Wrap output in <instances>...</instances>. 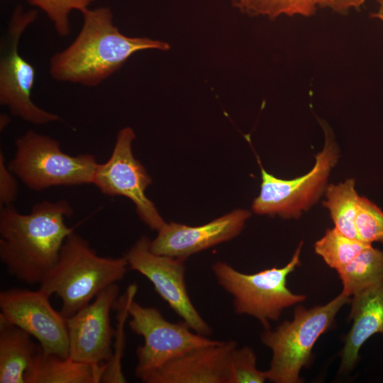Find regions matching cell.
Returning <instances> with one entry per match:
<instances>
[{
	"label": "cell",
	"instance_id": "obj_20",
	"mask_svg": "<svg viewBox=\"0 0 383 383\" xmlns=\"http://www.w3.org/2000/svg\"><path fill=\"white\" fill-rule=\"evenodd\" d=\"M355 180L348 179L338 184L326 187V200L323 205L329 211L335 227L344 235L358 238L355 228L357 204L360 196Z\"/></svg>",
	"mask_w": 383,
	"mask_h": 383
},
{
	"label": "cell",
	"instance_id": "obj_29",
	"mask_svg": "<svg viewBox=\"0 0 383 383\" xmlns=\"http://www.w3.org/2000/svg\"><path fill=\"white\" fill-rule=\"evenodd\" d=\"M377 3L378 9L375 12L371 13V16L379 19L383 23V0H377Z\"/></svg>",
	"mask_w": 383,
	"mask_h": 383
},
{
	"label": "cell",
	"instance_id": "obj_23",
	"mask_svg": "<svg viewBox=\"0 0 383 383\" xmlns=\"http://www.w3.org/2000/svg\"><path fill=\"white\" fill-rule=\"evenodd\" d=\"M137 285L131 284L126 292L120 297L114 305V309L117 310V326L115 331V345L111 359L106 364L101 382L105 383H124L126 377L122 371V358L124 349V326L126 321L129 316L128 307L131 302L134 299L137 292Z\"/></svg>",
	"mask_w": 383,
	"mask_h": 383
},
{
	"label": "cell",
	"instance_id": "obj_1",
	"mask_svg": "<svg viewBox=\"0 0 383 383\" xmlns=\"http://www.w3.org/2000/svg\"><path fill=\"white\" fill-rule=\"evenodd\" d=\"M66 200L35 204L29 213L12 205L0 210V259L7 272L28 284H40L57 262L62 245L74 227Z\"/></svg>",
	"mask_w": 383,
	"mask_h": 383
},
{
	"label": "cell",
	"instance_id": "obj_27",
	"mask_svg": "<svg viewBox=\"0 0 383 383\" xmlns=\"http://www.w3.org/2000/svg\"><path fill=\"white\" fill-rule=\"evenodd\" d=\"M15 174L6 164L4 153L0 152V206L12 205L18 193V185Z\"/></svg>",
	"mask_w": 383,
	"mask_h": 383
},
{
	"label": "cell",
	"instance_id": "obj_26",
	"mask_svg": "<svg viewBox=\"0 0 383 383\" xmlns=\"http://www.w3.org/2000/svg\"><path fill=\"white\" fill-rule=\"evenodd\" d=\"M355 228L360 240L383 243V211L364 196L359 198Z\"/></svg>",
	"mask_w": 383,
	"mask_h": 383
},
{
	"label": "cell",
	"instance_id": "obj_3",
	"mask_svg": "<svg viewBox=\"0 0 383 383\" xmlns=\"http://www.w3.org/2000/svg\"><path fill=\"white\" fill-rule=\"evenodd\" d=\"M128 268L125 256H99L85 239L73 232L39 289L61 299L60 313L66 319L89 304L104 288L121 280Z\"/></svg>",
	"mask_w": 383,
	"mask_h": 383
},
{
	"label": "cell",
	"instance_id": "obj_10",
	"mask_svg": "<svg viewBox=\"0 0 383 383\" xmlns=\"http://www.w3.org/2000/svg\"><path fill=\"white\" fill-rule=\"evenodd\" d=\"M135 138L131 127L118 132L110 157L96 167L92 184L106 195L123 196L131 199L140 218L149 228L158 231L166 222L145 194L152 179L133 155L132 143Z\"/></svg>",
	"mask_w": 383,
	"mask_h": 383
},
{
	"label": "cell",
	"instance_id": "obj_25",
	"mask_svg": "<svg viewBox=\"0 0 383 383\" xmlns=\"http://www.w3.org/2000/svg\"><path fill=\"white\" fill-rule=\"evenodd\" d=\"M30 5L43 11L62 38L70 33V14L72 11L80 13L89 8L96 0H26Z\"/></svg>",
	"mask_w": 383,
	"mask_h": 383
},
{
	"label": "cell",
	"instance_id": "obj_11",
	"mask_svg": "<svg viewBox=\"0 0 383 383\" xmlns=\"http://www.w3.org/2000/svg\"><path fill=\"white\" fill-rule=\"evenodd\" d=\"M150 239L140 237L124 255L129 269L145 277L158 295L194 332L207 336L212 330L193 304L185 282L184 260L152 252Z\"/></svg>",
	"mask_w": 383,
	"mask_h": 383
},
{
	"label": "cell",
	"instance_id": "obj_21",
	"mask_svg": "<svg viewBox=\"0 0 383 383\" xmlns=\"http://www.w3.org/2000/svg\"><path fill=\"white\" fill-rule=\"evenodd\" d=\"M370 245L360 239L350 238L334 227L328 229L315 243L314 250L330 267L337 271Z\"/></svg>",
	"mask_w": 383,
	"mask_h": 383
},
{
	"label": "cell",
	"instance_id": "obj_16",
	"mask_svg": "<svg viewBox=\"0 0 383 383\" xmlns=\"http://www.w3.org/2000/svg\"><path fill=\"white\" fill-rule=\"evenodd\" d=\"M350 317L353 326L348 333L341 355L340 369L347 371L355 365L360 348L372 335H383V282L353 296Z\"/></svg>",
	"mask_w": 383,
	"mask_h": 383
},
{
	"label": "cell",
	"instance_id": "obj_13",
	"mask_svg": "<svg viewBox=\"0 0 383 383\" xmlns=\"http://www.w3.org/2000/svg\"><path fill=\"white\" fill-rule=\"evenodd\" d=\"M116 283L101 290L94 301L66 318L69 357L90 365L106 364L113 353L115 331L110 313L118 299Z\"/></svg>",
	"mask_w": 383,
	"mask_h": 383
},
{
	"label": "cell",
	"instance_id": "obj_22",
	"mask_svg": "<svg viewBox=\"0 0 383 383\" xmlns=\"http://www.w3.org/2000/svg\"><path fill=\"white\" fill-rule=\"evenodd\" d=\"M325 0H234L235 6L250 16L274 19L280 16H311Z\"/></svg>",
	"mask_w": 383,
	"mask_h": 383
},
{
	"label": "cell",
	"instance_id": "obj_24",
	"mask_svg": "<svg viewBox=\"0 0 383 383\" xmlns=\"http://www.w3.org/2000/svg\"><path fill=\"white\" fill-rule=\"evenodd\" d=\"M266 371L256 367V355L248 346L235 347L229 354L225 368V383H263Z\"/></svg>",
	"mask_w": 383,
	"mask_h": 383
},
{
	"label": "cell",
	"instance_id": "obj_6",
	"mask_svg": "<svg viewBox=\"0 0 383 383\" xmlns=\"http://www.w3.org/2000/svg\"><path fill=\"white\" fill-rule=\"evenodd\" d=\"M15 145L9 168L32 190L92 184L98 162L91 154L70 155L57 140L32 130L17 138Z\"/></svg>",
	"mask_w": 383,
	"mask_h": 383
},
{
	"label": "cell",
	"instance_id": "obj_9",
	"mask_svg": "<svg viewBox=\"0 0 383 383\" xmlns=\"http://www.w3.org/2000/svg\"><path fill=\"white\" fill-rule=\"evenodd\" d=\"M131 330L143 338L136 350L135 376L143 382L154 371L172 359L194 348L215 345L212 340L191 329L183 321H167L160 311L143 306L134 299L128 307Z\"/></svg>",
	"mask_w": 383,
	"mask_h": 383
},
{
	"label": "cell",
	"instance_id": "obj_30",
	"mask_svg": "<svg viewBox=\"0 0 383 383\" xmlns=\"http://www.w3.org/2000/svg\"><path fill=\"white\" fill-rule=\"evenodd\" d=\"M9 123V118L8 116H6L5 114H3V116H1V123H0V127L1 130L4 129L6 125Z\"/></svg>",
	"mask_w": 383,
	"mask_h": 383
},
{
	"label": "cell",
	"instance_id": "obj_5",
	"mask_svg": "<svg viewBox=\"0 0 383 383\" xmlns=\"http://www.w3.org/2000/svg\"><path fill=\"white\" fill-rule=\"evenodd\" d=\"M302 242L284 267H272L253 274L238 271L228 263L217 261L211 266L218 284L233 297L235 313L257 318L265 329L270 321L278 320L282 311L304 301V294L292 293L287 278L300 265Z\"/></svg>",
	"mask_w": 383,
	"mask_h": 383
},
{
	"label": "cell",
	"instance_id": "obj_2",
	"mask_svg": "<svg viewBox=\"0 0 383 383\" xmlns=\"http://www.w3.org/2000/svg\"><path fill=\"white\" fill-rule=\"evenodd\" d=\"M81 13L83 22L78 35L50 59L49 74L56 81L96 87L119 70L135 52L170 49L166 42L121 33L109 7L89 8Z\"/></svg>",
	"mask_w": 383,
	"mask_h": 383
},
{
	"label": "cell",
	"instance_id": "obj_15",
	"mask_svg": "<svg viewBox=\"0 0 383 383\" xmlns=\"http://www.w3.org/2000/svg\"><path fill=\"white\" fill-rule=\"evenodd\" d=\"M235 340L194 348L151 373L145 383H225V368Z\"/></svg>",
	"mask_w": 383,
	"mask_h": 383
},
{
	"label": "cell",
	"instance_id": "obj_28",
	"mask_svg": "<svg viewBox=\"0 0 383 383\" xmlns=\"http://www.w3.org/2000/svg\"><path fill=\"white\" fill-rule=\"evenodd\" d=\"M367 0H325L321 7H328L333 11L343 13L353 8H359Z\"/></svg>",
	"mask_w": 383,
	"mask_h": 383
},
{
	"label": "cell",
	"instance_id": "obj_8",
	"mask_svg": "<svg viewBox=\"0 0 383 383\" xmlns=\"http://www.w3.org/2000/svg\"><path fill=\"white\" fill-rule=\"evenodd\" d=\"M325 143L316 155L313 167L303 176L282 179L268 173L261 165L260 194L252 203V211L260 215H277L297 218L314 204L325 192L328 177L338 158V148L329 127L321 123Z\"/></svg>",
	"mask_w": 383,
	"mask_h": 383
},
{
	"label": "cell",
	"instance_id": "obj_7",
	"mask_svg": "<svg viewBox=\"0 0 383 383\" xmlns=\"http://www.w3.org/2000/svg\"><path fill=\"white\" fill-rule=\"evenodd\" d=\"M38 17L35 9L16 6L1 42L0 57V104L10 112L34 125L57 121L60 117L38 106L32 100L35 80L33 66L19 52L21 38Z\"/></svg>",
	"mask_w": 383,
	"mask_h": 383
},
{
	"label": "cell",
	"instance_id": "obj_18",
	"mask_svg": "<svg viewBox=\"0 0 383 383\" xmlns=\"http://www.w3.org/2000/svg\"><path fill=\"white\" fill-rule=\"evenodd\" d=\"M40 348L31 335L0 317V383H25V374Z\"/></svg>",
	"mask_w": 383,
	"mask_h": 383
},
{
	"label": "cell",
	"instance_id": "obj_14",
	"mask_svg": "<svg viewBox=\"0 0 383 383\" xmlns=\"http://www.w3.org/2000/svg\"><path fill=\"white\" fill-rule=\"evenodd\" d=\"M250 216L249 211L237 209L198 226L166 223L150 240V248L155 254L185 261L190 255L236 237Z\"/></svg>",
	"mask_w": 383,
	"mask_h": 383
},
{
	"label": "cell",
	"instance_id": "obj_19",
	"mask_svg": "<svg viewBox=\"0 0 383 383\" xmlns=\"http://www.w3.org/2000/svg\"><path fill=\"white\" fill-rule=\"evenodd\" d=\"M337 272L342 292L353 296L383 282V252L370 245Z\"/></svg>",
	"mask_w": 383,
	"mask_h": 383
},
{
	"label": "cell",
	"instance_id": "obj_17",
	"mask_svg": "<svg viewBox=\"0 0 383 383\" xmlns=\"http://www.w3.org/2000/svg\"><path fill=\"white\" fill-rule=\"evenodd\" d=\"M106 363L90 365L44 352L40 345L25 374V383L101 382Z\"/></svg>",
	"mask_w": 383,
	"mask_h": 383
},
{
	"label": "cell",
	"instance_id": "obj_12",
	"mask_svg": "<svg viewBox=\"0 0 383 383\" xmlns=\"http://www.w3.org/2000/svg\"><path fill=\"white\" fill-rule=\"evenodd\" d=\"M0 317L34 337L44 352L69 357L66 319L53 309L50 296L42 290H3L0 292Z\"/></svg>",
	"mask_w": 383,
	"mask_h": 383
},
{
	"label": "cell",
	"instance_id": "obj_4",
	"mask_svg": "<svg viewBox=\"0 0 383 383\" xmlns=\"http://www.w3.org/2000/svg\"><path fill=\"white\" fill-rule=\"evenodd\" d=\"M350 301L341 293L323 306L309 309L298 306L291 321L274 330L265 329L261 340L272 350L267 379L275 383H299L300 371L309 361L318 338L333 324L340 309Z\"/></svg>",
	"mask_w": 383,
	"mask_h": 383
}]
</instances>
